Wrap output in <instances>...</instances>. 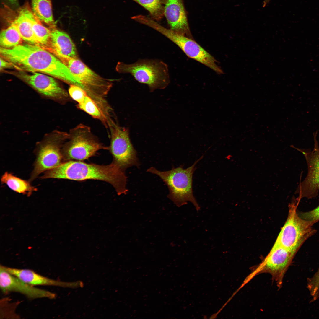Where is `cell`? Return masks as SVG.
Here are the masks:
<instances>
[{
    "instance_id": "26",
    "label": "cell",
    "mask_w": 319,
    "mask_h": 319,
    "mask_svg": "<svg viewBox=\"0 0 319 319\" xmlns=\"http://www.w3.org/2000/svg\"><path fill=\"white\" fill-rule=\"evenodd\" d=\"M298 215L303 219L317 222L319 221V206L312 210L300 213Z\"/></svg>"
},
{
    "instance_id": "20",
    "label": "cell",
    "mask_w": 319,
    "mask_h": 319,
    "mask_svg": "<svg viewBox=\"0 0 319 319\" xmlns=\"http://www.w3.org/2000/svg\"><path fill=\"white\" fill-rule=\"evenodd\" d=\"M32 11L35 16L42 22L51 27L55 28L52 6L50 0H32Z\"/></svg>"
},
{
    "instance_id": "18",
    "label": "cell",
    "mask_w": 319,
    "mask_h": 319,
    "mask_svg": "<svg viewBox=\"0 0 319 319\" xmlns=\"http://www.w3.org/2000/svg\"><path fill=\"white\" fill-rule=\"evenodd\" d=\"M6 271L30 285L66 286L67 284L41 275L29 269H19L1 266Z\"/></svg>"
},
{
    "instance_id": "4",
    "label": "cell",
    "mask_w": 319,
    "mask_h": 319,
    "mask_svg": "<svg viewBox=\"0 0 319 319\" xmlns=\"http://www.w3.org/2000/svg\"><path fill=\"white\" fill-rule=\"evenodd\" d=\"M203 156L196 160L193 164L184 169L183 165L173 167L169 170L160 171L154 167H151L147 172L159 176L167 185L169 190L168 197L178 207L192 203L198 211L200 207L193 195L192 188L193 176L196 169L197 163Z\"/></svg>"
},
{
    "instance_id": "3",
    "label": "cell",
    "mask_w": 319,
    "mask_h": 319,
    "mask_svg": "<svg viewBox=\"0 0 319 319\" xmlns=\"http://www.w3.org/2000/svg\"><path fill=\"white\" fill-rule=\"evenodd\" d=\"M68 68L80 87L95 102L102 106L108 105L105 97L112 87L113 80L104 78L92 70L79 58L52 53Z\"/></svg>"
},
{
    "instance_id": "13",
    "label": "cell",
    "mask_w": 319,
    "mask_h": 319,
    "mask_svg": "<svg viewBox=\"0 0 319 319\" xmlns=\"http://www.w3.org/2000/svg\"><path fill=\"white\" fill-rule=\"evenodd\" d=\"M0 287L2 292L20 293L30 299L46 298L54 299L56 294L52 292L34 287L22 281L4 269L0 266Z\"/></svg>"
},
{
    "instance_id": "30",
    "label": "cell",
    "mask_w": 319,
    "mask_h": 319,
    "mask_svg": "<svg viewBox=\"0 0 319 319\" xmlns=\"http://www.w3.org/2000/svg\"><path fill=\"white\" fill-rule=\"evenodd\" d=\"M12 4H15L17 0H8Z\"/></svg>"
},
{
    "instance_id": "21",
    "label": "cell",
    "mask_w": 319,
    "mask_h": 319,
    "mask_svg": "<svg viewBox=\"0 0 319 319\" xmlns=\"http://www.w3.org/2000/svg\"><path fill=\"white\" fill-rule=\"evenodd\" d=\"M2 183L6 184L11 189L17 192L30 195L37 190L30 183L15 176L8 172H5L1 178Z\"/></svg>"
},
{
    "instance_id": "15",
    "label": "cell",
    "mask_w": 319,
    "mask_h": 319,
    "mask_svg": "<svg viewBox=\"0 0 319 319\" xmlns=\"http://www.w3.org/2000/svg\"><path fill=\"white\" fill-rule=\"evenodd\" d=\"M295 254L275 242L264 262V270L274 275H281Z\"/></svg>"
},
{
    "instance_id": "23",
    "label": "cell",
    "mask_w": 319,
    "mask_h": 319,
    "mask_svg": "<svg viewBox=\"0 0 319 319\" xmlns=\"http://www.w3.org/2000/svg\"><path fill=\"white\" fill-rule=\"evenodd\" d=\"M22 40L17 27L12 23L0 33V44L2 48H13L22 44Z\"/></svg>"
},
{
    "instance_id": "28",
    "label": "cell",
    "mask_w": 319,
    "mask_h": 319,
    "mask_svg": "<svg viewBox=\"0 0 319 319\" xmlns=\"http://www.w3.org/2000/svg\"><path fill=\"white\" fill-rule=\"evenodd\" d=\"M13 66L12 64L8 61L5 60L2 57L0 58V70L6 68H10Z\"/></svg>"
},
{
    "instance_id": "2",
    "label": "cell",
    "mask_w": 319,
    "mask_h": 319,
    "mask_svg": "<svg viewBox=\"0 0 319 319\" xmlns=\"http://www.w3.org/2000/svg\"><path fill=\"white\" fill-rule=\"evenodd\" d=\"M42 179H63L77 181L96 180L111 185L118 195L126 194L127 177L125 171L113 162L106 165L87 163L82 161L63 162L46 172Z\"/></svg>"
},
{
    "instance_id": "27",
    "label": "cell",
    "mask_w": 319,
    "mask_h": 319,
    "mask_svg": "<svg viewBox=\"0 0 319 319\" xmlns=\"http://www.w3.org/2000/svg\"><path fill=\"white\" fill-rule=\"evenodd\" d=\"M309 288L312 295L315 297L319 289V269L308 283Z\"/></svg>"
},
{
    "instance_id": "11",
    "label": "cell",
    "mask_w": 319,
    "mask_h": 319,
    "mask_svg": "<svg viewBox=\"0 0 319 319\" xmlns=\"http://www.w3.org/2000/svg\"><path fill=\"white\" fill-rule=\"evenodd\" d=\"M23 79L43 97L64 105L72 100L67 92L52 77L34 72L23 74Z\"/></svg>"
},
{
    "instance_id": "1",
    "label": "cell",
    "mask_w": 319,
    "mask_h": 319,
    "mask_svg": "<svg viewBox=\"0 0 319 319\" xmlns=\"http://www.w3.org/2000/svg\"><path fill=\"white\" fill-rule=\"evenodd\" d=\"M1 57L18 69L40 72L56 77L69 84L80 87L68 68L53 53L41 46L30 43L10 48L1 47Z\"/></svg>"
},
{
    "instance_id": "6",
    "label": "cell",
    "mask_w": 319,
    "mask_h": 319,
    "mask_svg": "<svg viewBox=\"0 0 319 319\" xmlns=\"http://www.w3.org/2000/svg\"><path fill=\"white\" fill-rule=\"evenodd\" d=\"M62 147L64 161H82L94 155L100 149L109 150L92 133L89 126L80 123L71 128Z\"/></svg>"
},
{
    "instance_id": "16",
    "label": "cell",
    "mask_w": 319,
    "mask_h": 319,
    "mask_svg": "<svg viewBox=\"0 0 319 319\" xmlns=\"http://www.w3.org/2000/svg\"><path fill=\"white\" fill-rule=\"evenodd\" d=\"M43 47L51 53L56 52L73 58H79L75 45L69 36L56 28L51 30L48 43Z\"/></svg>"
},
{
    "instance_id": "8",
    "label": "cell",
    "mask_w": 319,
    "mask_h": 319,
    "mask_svg": "<svg viewBox=\"0 0 319 319\" xmlns=\"http://www.w3.org/2000/svg\"><path fill=\"white\" fill-rule=\"evenodd\" d=\"M299 203L297 201L289 205L288 218L275 242L295 254L304 242L316 232L313 227L316 222L303 219L297 213Z\"/></svg>"
},
{
    "instance_id": "22",
    "label": "cell",
    "mask_w": 319,
    "mask_h": 319,
    "mask_svg": "<svg viewBox=\"0 0 319 319\" xmlns=\"http://www.w3.org/2000/svg\"><path fill=\"white\" fill-rule=\"evenodd\" d=\"M17 27L22 39L29 43L39 45L33 31L31 25L24 15L19 12L18 15L11 22Z\"/></svg>"
},
{
    "instance_id": "29",
    "label": "cell",
    "mask_w": 319,
    "mask_h": 319,
    "mask_svg": "<svg viewBox=\"0 0 319 319\" xmlns=\"http://www.w3.org/2000/svg\"><path fill=\"white\" fill-rule=\"evenodd\" d=\"M271 0H265L263 2V6H265Z\"/></svg>"
},
{
    "instance_id": "19",
    "label": "cell",
    "mask_w": 319,
    "mask_h": 319,
    "mask_svg": "<svg viewBox=\"0 0 319 319\" xmlns=\"http://www.w3.org/2000/svg\"><path fill=\"white\" fill-rule=\"evenodd\" d=\"M19 11L24 15L30 23L39 45L42 47L46 46L50 39L51 30L42 25L28 5L25 6Z\"/></svg>"
},
{
    "instance_id": "14",
    "label": "cell",
    "mask_w": 319,
    "mask_h": 319,
    "mask_svg": "<svg viewBox=\"0 0 319 319\" xmlns=\"http://www.w3.org/2000/svg\"><path fill=\"white\" fill-rule=\"evenodd\" d=\"M162 1L164 15L170 29L192 38L183 0H162Z\"/></svg>"
},
{
    "instance_id": "12",
    "label": "cell",
    "mask_w": 319,
    "mask_h": 319,
    "mask_svg": "<svg viewBox=\"0 0 319 319\" xmlns=\"http://www.w3.org/2000/svg\"><path fill=\"white\" fill-rule=\"evenodd\" d=\"M315 134L312 150L298 149L305 157L308 168L307 176L300 183L297 191L299 195L297 200L299 201L303 198H311L315 197L319 191V147Z\"/></svg>"
},
{
    "instance_id": "10",
    "label": "cell",
    "mask_w": 319,
    "mask_h": 319,
    "mask_svg": "<svg viewBox=\"0 0 319 319\" xmlns=\"http://www.w3.org/2000/svg\"><path fill=\"white\" fill-rule=\"evenodd\" d=\"M155 29L177 45L189 57L205 65L218 74L223 73L214 57L192 38L165 28L159 24L156 25Z\"/></svg>"
},
{
    "instance_id": "17",
    "label": "cell",
    "mask_w": 319,
    "mask_h": 319,
    "mask_svg": "<svg viewBox=\"0 0 319 319\" xmlns=\"http://www.w3.org/2000/svg\"><path fill=\"white\" fill-rule=\"evenodd\" d=\"M77 108L99 121L109 130L110 128L118 123L114 112L108 111L100 106L88 95L82 102L77 104Z\"/></svg>"
},
{
    "instance_id": "7",
    "label": "cell",
    "mask_w": 319,
    "mask_h": 319,
    "mask_svg": "<svg viewBox=\"0 0 319 319\" xmlns=\"http://www.w3.org/2000/svg\"><path fill=\"white\" fill-rule=\"evenodd\" d=\"M69 136V133L58 130L45 135L37 144L36 158L30 181L42 173L54 168L63 162L62 149Z\"/></svg>"
},
{
    "instance_id": "9",
    "label": "cell",
    "mask_w": 319,
    "mask_h": 319,
    "mask_svg": "<svg viewBox=\"0 0 319 319\" xmlns=\"http://www.w3.org/2000/svg\"><path fill=\"white\" fill-rule=\"evenodd\" d=\"M109 132L110 143L109 150L113 157V162L125 171L130 167H139L140 163L137 152L131 141L129 130L116 124L111 126Z\"/></svg>"
},
{
    "instance_id": "25",
    "label": "cell",
    "mask_w": 319,
    "mask_h": 319,
    "mask_svg": "<svg viewBox=\"0 0 319 319\" xmlns=\"http://www.w3.org/2000/svg\"><path fill=\"white\" fill-rule=\"evenodd\" d=\"M68 92L71 99L77 104L82 102L87 95L86 92L82 88L74 85H70Z\"/></svg>"
},
{
    "instance_id": "5",
    "label": "cell",
    "mask_w": 319,
    "mask_h": 319,
    "mask_svg": "<svg viewBox=\"0 0 319 319\" xmlns=\"http://www.w3.org/2000/svg\"><path fill=\"white\" fill-rule=\"evenodd\" d=\"M116 70L131 74L139 82L147 85L151 92L165 88L170 82L167 65L158 59H140L131 64L118 62Z\"/></svg>"
},
{
    "instance_id": "24",
    "label": "cell",
    "mask_w": 319,
    "mask_h": 319,
    "mask_svg": "<svg viewBox=\"0 0 319 319\" xmlns=\"http://www.w3.org/2000/svg\"><path fill=\"white\" fill-rule=\"evenodd\" d=\"M141 5L149 12L152 18L158 21L164 15L162 0H132Z\"/></svg>"
}]
</instances>
